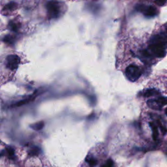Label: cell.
<instances>
[{
	"instance_id": "cell-1",
	"label": "cell",
	"mask_w": 167,
	"mask_h": 167,
	"mask_svg": "<svg viewBox=\"0 0 167 167\" xmlns=\"http://www.w3.org/2000/svg\"><path fill=\"white\" fill-rule=\"evenodd\" d=\"M166 49L167 35L164 33H160L152 37L147 50L150 56L163 58L166 55Z\"/></svg>"
},
{
	"instance_id": "cell-2",
	"label": "cell",
	"mask_w": 167,
	"mask_h": 167,
	"mask_svg": "<svg viewBox=\"0 0 167 167\" xmlns=\"http://www.w3.org/2000/svg\"><path fill=\"white\" fill-rule=\"evenodd\" d=\"M46 8L47 10L48 16L50 19H55L60 15L61 5L59 2L54 1L47 2L46 4Z\"/></svg>"
},
{
	"instance_id": "cell-3",
	"label": "cell",
	"mask_w": 167,
	"mask_h": 167,
	"mask_svg": "<svg viewBox=\"0 0 167 167\" xmlns=\"http://www.w3.org/2000/svg\"><path fill=\"white\" fill-rule=\"evenodd\" d=\"M125 73L127 79L132 82H136L142 75V71L140 69L137 65L133 64L129 65L126 68Z\"/></svg>"
},
{
	"instance_id": "cell-4",
	"label": "cell",
	"mask_w": 167,
	"mask_h": 167,
	"mask_svg": "<svg viewBox=\"0 0 167 167\" xmlns=\"http://www.w3.org/2000/svg\"><path fill=\"white\" fill-rule=\"evenodd\" d=\"M137 11L143 14L144 16L153 17L158 14V10L156 7L153 5H148L145 4H137L135 7Z\"/></svg>"
},
{
	"instance_id": "cell-5",
	"label": "cell",
	"mask_w": 167,
	"mask_h": 167,
	"mask_svg": "<svg viewBox=\"0 0 167 167\" xmlns=\"http://www.w3.org/2000/svg\"><path fill=\"white\" fill-rule=\"evenodd\" d=\"M147 105L149 108L153 110H161L167 105V97H159L157 99H150L147 101Z\"/></svg>"
},
{
	"instance_id": "cell-6",
	"label": "cell",
	"mask_w": 167,
	"mask_h": 167,
	"mask_svg": "<svg viewBox=\"0 0 167 167\" xmlns=\"http://www.w3.org/2000/svg\"><path fill=\"white\" fill-rule=\"evenodd\" d=\"M20 59L17 55H9L6 58L7 67L11 70H14L18 68L20 64Z\"/></svg>"
},
{
	"instance_id": "cell-7",
	"label": "cell",
	"mask_w": 167,
	"mask_h": 167,
	"mask_svg": "<svg viewBox=\"0 0 167 167\" xmlns=\"http://www.w3.org/2000/svg\"><path fill=\"white\" fill-rule=\"evenodd\" d=\"M160 95V91L154 88L147 89L145 91H143L142 95L144 97H150L152 96H157Z\"/></svg>"
},
{
	"instance_id": "cell-8",
	"label": "cell",
	"mask_w": 167,
	"mask_h": 167,
	"mask_svg": "<svg viewBox=\"0 0 167 167\" xmlns=\"http://www.w3.org/2000/svg\"><path fill=\"white\" fill-rule=\"evenodd\" d=\"M149 124L152 130V136H153V139L154 140H157L159 136L158 127H157V125H155L154 123H151V122H150Z\"/></svg>"
},
{
	"instance_id": "cell-9",
	"label": "cell",
	"mask_w": 167,
	"mask_h": 167,
	"mask_svg": "<svg viewBox=\"0 0 167 167\" xmlns=\"http://www.w3.org/2000/svg\"><path fill=\"white\" fill-rule=\"evenodd\" d=\"M34 99H35V97H29L25 100H22V101H18L16 103L14 104L13 105L11 106V107H17V106H20L22 105H25V104H27L31 101H33Z\"/></svg>"
},
{
	"instance_id": "cell-10",
	"label": "cell",
	"mask_w": 167,
	"mask_h": 167,
	"mask_svg": "<svg viewBox=\"0 0 167 167\" xmlns=\"http://www.w3.org/2000/svg\"><path fill=\"white\" fill-rule=\"evenodd\" d=\"M44 126V122L41 121L37 122V123H35L34 124H32L30 125V127L33 129L35 131H39V130H41Z\"/></svg>"
},
{
	"instance_id": "cell-11",
	"label": "cell",
	"mask_w": 167,
	"mask_h": 167,
	"mask_svg": "<svg viewBox=\"0 0 167 167\" xmlns=\"http://www.w3.org/2000/svg\"><path fill=\"white\" fill-rule=\"evenodd\" d=\"M40 152H41V150H40V148L39 147L35 146L32 148L31 149L28 151V154L30 156H36V155H39Z\"/></svg>"
},
{
	"instance_id": "cell-12",
	"label": "cell",
	"mask_w": 167,
	"mask_h": 167,
	"mask_svg": "<svg viewBox=\"0 0 167 167\" xmlns=\"http://www.w3.org/2000/svg\"><path fill=\"white\" fill-rule=\"evenodd\" d=\"M16 7H17V3H15V2H14V1H12V2L9 3L8 4H7L4 7V8H3V10H6V11L12 10H14V9H15Z\"/></svg>"
},
{
	"instance_id": "cell-13",
	"label": "cell",
	"mask_w": 167,
	"mask_h": 167,
	"mask_svg": "<svg viewBox=\"0 0 167 167\" xmlns=\"http://www.w3.org/2000/svg\"><path fill=\"white\" fill-rule=\"evenodd\" d=\"M3 40L6 43L12 44L15 42V37H14V36L10 35H7L5 37L4 39H3Z\"/></svg>"
},
{
	"instance_id": "cell-14",
	"label": "cell",
	"mask_w": 167,
	"mask_h": 167,
	"mask_svg": "<svg viewBox=\"0 0 167 167\" xmlns=\"http://www.w3.org/2000/svg\"><path fill=\"white\" fill-rule=\"evenodd\" d=\"M9 28L11 31L14 32H17L18 31V29H19V26L17 25V24L13 21H10L9 23Z\"/></svg>"
},
{
	"instance_id": "cell-15",
	"label": "cell",
	"mask_w": 167,
	"mask_h": 167,
	"mask_svg": "<svg viewBox=\"0 0 167 167\" xmlns=\"http://www.w3.org/2000/svg\"><path fill=\"white\" fill-rule=\"evenodd\" d=\"M86 161L90 165V166L94 167L97 164V159L94 158V157H90V158H86Z\"/></svg>"
},
{
	"instance_id": "cell-16",
	"label": "cell",
	"mask_w": 167,
	"mask_h": 167,
	"mask_svg": "<svg viewBox=\"0 0 167 167\" xmlns=\"http://www.w3.org/2000/svg\"><path fill=\"white\" fill-rule=\"evenodd\" d=\"M5 151L7 153V154H8L10 158H13V157H14V150L12 147H10V146L6 147Z\"/></svg>"
},
{
	"instance_id": "cell-17",
	"label": "cell",
	"mask_w": 167,
	"mask_h": 167,
	"mask_svg": "<svg viewBox=\"0 0 167 167\" xmlns=\"http://www.w3.org/2000/svg\"><path fill=\"white\" fill-rule=\"evenodd\" d=\"M114 161L112 160V159H109V160H107L105 164H104L102 167H114Z\"/></svg>"
},
{
	"instance_id": "cell-18",
	"label": "cell",
	"mask_w": 167,
	"mask_h": 167,
	"mask_svg": "<svg viewBox=\"0 0 167 167\" xmlns=\"http://www.w3.org/2000/svg\"><path fill=\"white\" fill-rule=\"evenodd\" d=\"M159 127H160L161 131V132L163 133V135H165L166 133H167V130H166V129L165 128V127H164V126H163L160 123H159Z\"/></svg>"
},
{
	"instance_id": "cell-19",
	"label": "cell",
	"mask_w": 167,
	"mask_h": 167,
	"mask_svg": "<svg viewBox=\"0 0 167 167\" xmlns=\"http://www.w3.org/2000/svg\"><path fill=\"white\" fill-rule=\"evenodd\" d=\"M154 3H155V4H157V5L163 6L166 3V1H154Z\"/></svg>"
},
{
	"instance_id": "cell-20",
	"label": "cell",
	"mask_w": 167,
	"mask_h": 167,
	"mask_svg": "<svg viewBox=\"0 0 167 167\" xmlns=\"http://www.w3.org/2000/svg\"><path fill=\"white\" fill-rule=\"evenodd\" d=\"M165 29H166V33H167V24L165 25Z\"/></svg>"
},
{
	"instance_id": "cell-21",
	"label": "cell",
	"mask_w": 167,
	"mask_h": 167,
	"mask_svg": "<svg viewBox=\"0 0 167 167\" xmlns=\"http://www.w3.org/2000/svg\"><path fill=\"white\" fill-rule=\"evenodd\" d=\"M165 114H166V115L167 116V109L165 110Z\"/></svg>"
}]
</instances>
